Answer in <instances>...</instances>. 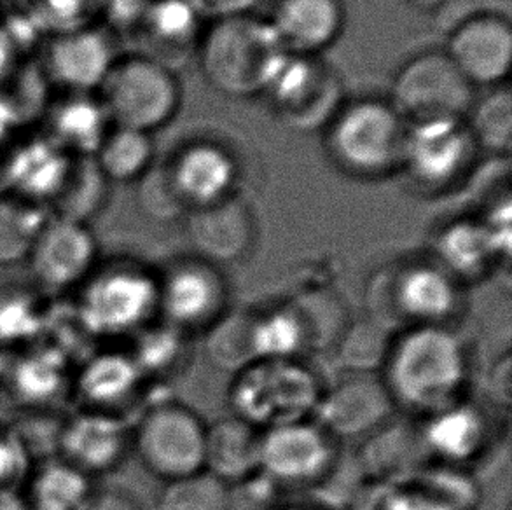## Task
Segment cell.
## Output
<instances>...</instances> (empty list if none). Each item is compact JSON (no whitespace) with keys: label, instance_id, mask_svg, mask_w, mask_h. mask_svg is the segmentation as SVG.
<instances>
[{"label":"cell","instance_id":"1","mask_svg":"<svg viewBox=\"0 0 512 510\" xmlns=\"http://www.w3.org/2000/svg\"><path fill=\"white\" fill-rule=\"evenodd\" d=\"M380 374L395 407L423 420L465 399L471 357L453 327H415L395 334Z\"/></svg>","mask_w":512,"mask_h":510},{"label":"cell","instance_id":"2","mask_svg":"<svg viewBox=\"0 0 512 510\" xmlns=\"http://www.w3.org/2000/svg\"><path fill=\"white\" fill-rule=\"evenodd\" d=\"M95 346L130 341L158 320V271L128 257H104L67 297Z\"/></svg>","mask_w":512,"mask_h":510},{"label":"cell","instance_id":"3","mask_svg":"<svg viewBox=\"0 0 512 510\" xmlns=\"http://www.w3.org/2000/svg\"><path fill=\"white\" fill-rule=\"evenodd\" d=\"M364 299V317L394 334L415 327H453L465 308L464 285L432 257L376 269L367 280Z\"/></svg>","mask_w":512,"mask_h":510},{"label":"cell","instance_id":"4","mask_svg":"<svg viewBox=\"0 0 512 510\" xmlns=\"http://www.w3.org/2000/svg\"><path fill=\"white\" fill-rule=\"evenodd\" d=\"M207 83L229 98L263 95L284 48L270 21L254 14L210 20L196 48Z\"/></svg>","mask_w":512,"mask_h":510},{"label":"cell","instance_id":"5","mask_svg":"<svg viewBox=\"0 0 512 510\" xmlns=\"http://www.w3.org/2000/svg\"><path fill=\"white\" fill-rule=\"evenodd\" d=\"M408 123L388 100L345 102L326 128L334 165L355 179H385L401 170Z\"/></svg>","mask_w":512,"mask_h":510},{"label":"cell","instance_id":"6","mask_svg":"<svg viewBox=\"0 0 512 510\" xmlns=\"http://www.w3.org/2000/svg\"><path fill=\"white\" fill-rule=\"evenodd\" d=\"M319 373L305 360H259L235 374L229 406L259 430L312 420L324 392Z\"/></svg>","mask_w":512,"mask_h":510},{"label":"cell","instance_id":"7","mask_svg":"<svg viewBox=\"0 0 512 510\" xmlns=\"http://www.w3.org/2000/svg\"><path fill=\"white\" fill-rule=\"evenodd\" d=\"M112 126L153 135L180 107V84L173 69L140 53L119 56L98 88Z\"/></svg>","mask_w":512,"mask_h":510},{"label":"cell","instance_id":"8","mask_svg":"<svg viewBox=\"0 0 512 510\" xmlns=\"http://www.w3.org/2000/svg\"><path fill=\"white\" fill-rule=\"evenodd\" d=\"M207 423L191 407L158 400L132 423L133 455L163 483L205 467Z\"/></svg>","mask_w":512,"mask_h":510},{"label":"cell","instance_id":"9","mask_svg":"<svg viewBox=\"0 0 512 510\" xmlns=\"http://www.w3.org/2000/svg\"><path fill=\"white\" fill-rule=\"evenodd\" d=\"M289 130H326L345 104L340 74L319 56L285 53L263 93Z\"/></svg>","mask_w":512,"mask_h":510},{"label":"cell","instance_id":"10","mask_svg":"<svg viewBox=\"0 0 512 510\" xmlns=\"http://www.w3.org/2000/svg\"><path fill=\"white\" fill-rule=\"evenodd\" d=\"M388 102L408 125L465 119L476 88L444 51H423L397 70Z\"/></svg>","mask_w":512,"mask_h":510},{"label":"cell","instance_id":"11","mask_svg":"<svg viewBox=\"0 0 512 510\" xmlns=\"http://www.w3.org/2000/svg\"><path fill=\"white\" fill-rule=\"evenodd\" d=\"M478 152L465 119L408 125L399 172L423 193H446L464 182Z\"/></svg>","mask_w":512,"mask_h":510},{"label":"cell","instance_id":"12","mask_svg":"<svg viewBox=\"0 0 512 510\" xmlns=\"http://www.w3.org/2000/svg\"><path fill=\"white\" fill-rule=\"evenodd\" d=\"M229 308L228 280L214 264L189 255L158 271V317L175 329L203 334Z\"/></svg>","mask_w":512,"mask_h":510},{"label":"cell","instance_id":"13","mask_svg":"<svg viewBox=\"0 0 512 510\" xmlns=\"http://www.w3.org/2000/svg\"><path fill=\"white\" fill-rule=\"evenodd\" d=\"M102 259L91 226L48 217L25 261V273L51 299L76 292Z\"/></svg>","mask_w":512,"mask_h":510},{"label":"cell","instance_id":"14","mask_svg":"<svg viewBox=\"0 0 512 510\" xmlns=\"http://www.w3.org/2000/svg\"><path fill=\"white\" fill-rule=\"evenodd\" d=\"M338 460V441L317 421H294L263 432L261 472L284 490L326 483Z\"/></svg>","mask_w":512,"mask_h":510},{"label":"cell","instance_id":"15","mask_svg":"<svg viewBox=\"0 0 512 510\" xmlns=\"http://www.w3.org/2000/svg\"><path fill=\"white\" fill-rule=\"evenodd\" d=\"M119 56L118 35L93 25L46 37L37 63L53 91L97 93Z\"/></svg>","mask_w":512,"mask_h":510},{"label":"cell","instance_id":"16","mask_svg":"<svg viewBox=\"0 0 512 510\" xmlns=\"http://www.w3.org/2000/svg\"><path fill=\"white\" fill-rule=\"evenodd\" d=\"M147 386L126 346H95L74 367L70 404L74 409L128 418Z\"/></svg>","mask_w":512,"mask_h":510},{"label":"cell","instance_id":"17","mask_svg":"<svg viewBox=\"0 0 512 510\" xmlns=\"http://www.w3.org/2000/svg\"><path fill=\"white\" fill-rule=\"evenodd\" d=\"M130 455L132 421L125 416L83 409L65 413L56 458L98 481L121 469Z\"/></svg>","mask_w":512,"mask_h":510},{"label":"cell","instance_id":"18","mask_svg":"<svg viewBox=\"0 0 512 510\" xmlns=\"http://www.w3.org/2000/svg\"><path fill=\"white\" fill-rule=\"evenodd\" d=\"M395 411L381 374L343 373L324 388L315 418L336 441L366 439L392 420Z\"/></svg>","mask_w":512,"mask_h":510},{"label":"cell","instance_id":"19","mask_svg":"<svg viewBox=\"0 0 512 510\" xmlns=\"http://www.w3.org/2000/svg\"><path fill=\"white\" fill-rule=\"evenodd\" d=\"M187 243L194 257L217 268L249 259L257 245V221L242 196H231L184 217Z\"/></svg>","mask_w":512,"mask_h":510},{"label":"cell","instance_id":"20","mask_svg":"<svg viewBox=\"0 0 512 510\" xmlns=\"http://www.w3.org/2000/svg\"><path fill=\"white\" fill-rule=\"evenodd\" d=\"M444 53L474 88L502 86L511 72V23L502 14H471L451 28Z\"/></svg>","mask_w":512,"mask_h":510},{"label":"cell","instance_id":"21","mask_svg":"<svg viewBox=\"0 0 512 510\" xmlns=\"http://www.w3.org/2000/svg\"><path fill=\"white\" fill-rule=\"evenodd\" d=\"M76 364L46 343L14 353L2 393L20 411H62L70 402Z\"/></svg>","mask_w":512,"mask_h":510},{"label":"cell","instance_id":"22","mask_svg":"<svg viewBox=\"0 0 512 510\" xmlns=\"http://www.w3.org/2000/svg\"><path fill=\"white\" fill-rule=\"evenodd\" d=\"M420 435L429 458L451 469H464L485 456L495 435V423L483 407L464 399L423 418Z\"/></svg>","mask_w":512,"mask_h":510},{"label":"cell","instance_id":"23","mask_svg":"<svg viewBox=\"0 0 512 510\" xmlns=\"http://www.w3.org/2000/svg\"><path fill=\"white\" fill-rule=\"evenodd\" d=\"M165 163L173 187L189 212L236 194L240 170L235 156L224 145L193 142Z\"/></svg>","mask_w":512,"mask_h":510},{"label":"cell","instance_id":"24","mask_svg":"<svg viewBox=\"0 0 512 510\" xmlns=\"http://www.w3.org/2000/svg\"><path fill=\"white\" fill-rule=\"evenodd\" d=\"M70 163L72 156L56 147L39 128L18 131L7 152L9 194L48 212Z\"/></svg>","mask_w":512,"mask_h":510},{"label":"cell","instance_id":"25","mask_svg":"<svg viewBox=\"0 0 512 510\" xmlns=\"http://www.w3.org/2000/svg\"><path fill=\"white\" fill-rule=\"evenodd\" d=\"M509 255L483 217L469 215L441 228L430 257L465 287L485 280Z\"/></svg>","mask_w":512,"mask_h":510},{"label":"cell","instance_id":"26","mask_svg":"<svg viewBox=\"0 0 512 510\" xmlns=\"http://www.w3.org/2000/svg\"><path fill=\"white\" fill-rule=\"evenodd\" d=\"M111 128L97 93L55 91L39 121V130L72 158H93Z\"/></svg>","mask_w":512,"mask_h":510},{"label":"cell","instance_id":"27","mask_svg":"<svg viewBox=\"0 0 512 510\" xmlns=\"http://www.w3.org/2000/svg\"><path fill=\"white\" fill-rule=\"evenodd\" d=\"M341 0H277L270 21L285 53L319 56L345 27Z\"/></svg>","mask_w":512,"mask_h":510},{"label":"cell","instance_id":"28","mask_svg":"<svg viewBox=\"0 0 512 510\" xmlns=\"http://www.w3.org/2000/svg\"><path fill=\"white\" fill-rule=\"evenodd\" d=\"M207 23L194 0H151L132 37L144 48L137 53L168 65L196 51Z\"/></svg>","mask_w":512,"mask_h":510},{"label":"cell","instance_id":"29","mask_svg":"<svg viewBox=\"0 0 512 510\" xmlns=\"http://www.w3.org/2000/svg\"><path fill=\"white\" fill-rule=\"evenodd\" d=\"M53 299L35 285L27 273L0 271V346L11 352L39 343Z\"/></svg>","mask_w":512,"mask_h":510},{"label":"cell","instance_id":"30","mask_svg":"<svg viewBox=\"0 0 512 510\" xmlns=\"http://www.w3.org/2000/svg\"><path fill=\"white\" fill-rule=\"evenodd\" d=\"M425 458L429 456L423 448L420 425L392 418L367 435L359 462L360 469L376 483H392L413 476Z\"/></svg>","mask_w":512,"mask_h":510},{"label":"cell","instance_id":"31","mask_svg":"<svg viewBox=\"0 0 512 510\" xmlns=\"http://www.w3.org/2000/svg\"><path fill=\"white\" fill-rule=\"evenodd\" d=\"M263 430L231 414L207 425L205 467L226 484L242 481L261 470Z\"/></svg>","mask_w":512,"mask_h":510},{"label":"cell","instance_id":"32","mask_svg":"<svg viewBox=\"0 0 512 510\" xmlns=\"http://www.w3.org/2000/svg\"><path fill=\"white\" fill-rule=\"evenodd\" d=\"M111 198V182L93 158H72L62 187L49 203L48 215L91 226Z\"/></svg>","mask_w":512,"mask_h":510},{"label":"cell","instance_id":"33","mask_svg":"<svg viewBox=\"0 0 512 510\" xmlns=\"http://www.w3.org/2000/svg\"><path fill=\"white\" fill-rule=\"evenodd\" d=\"M97 481L60 458L32 465L21 491L30 510H79Z\"/></svg>","mask_w":512,"mask_h":510},{"label":"cell","instance_id":"34","mask_svg":"<svg viewBox=\"0 0 512 510\" xmlns=\"http://www.w3.org/2000/svg\"><path fill=\"white\" fill-rule=\"evenodd\" d=\"M126 346L147 383H158L179 376L191 362L193 341L186 332L163 320L147 325Z\"/></svg>","mask_w":512,"mask_h":510},{"label":"cell","instance_id":"35","mask_svg":"<svg viewBox=\"0 0 512 510\" xmlns=\"http://www.w3.org/2000/svg\"><path fill=\"white\" fill-rule=\"evenodd\" d=\"M254 322L256 311L229 308L203 332L205 355L215 369L238 374L256 364Z\"/></svg>","mask_w":512,"mask_h":510},{"label":"cell","instance_id":"36","mask_svg":"<svg viewBox=\"0 0 512 510\" xmlns=\"http://www.w3.org/2000/svg\"><path fill=\"white\" fill-rule=\"evenodd\" d=\"M93 159L111 186L135 184L156 161L153 135L112 126Z\"/></svg>","mask_w":512,"mask_h":510},{"label":"cell","instance_id":"37","mask_svg":"<svg viewBox=\"0 0 512 510\" xmlns=\"http://www.w3.org/2000/svg\"><path fill=\"white\" fill-rule=\"evenodd\" d=\"M254 343L259 360H305L310 353L308 334L291 301L256 311Z\"/></svg>","mask_w":512,"mask_h":510},{"label":"cell","instance_id":"38","mask_svg":"<svg viewBox=\"0 0 512 510\" xmlns=\"http://www.w3.org/2000/svg\"><path fill=\"white\" fill-rule=\"evenodd\" d=\"M109 0H6L44 39L72 30L104 25Z\"/></svg>","mask_w":512,"mask_h":510},{"label":"cell","instance_id":"39","mask_svg":"<svg viewBox=\"0 0 512 510\" xmlns=\"http://www.w3.org/2000/svg\"><path fill=\"white\" fill-rule=\"evenodd\" d=\"M49 215L42 207L13 194L0 196V271L27 261L35 238Z\"/></svg>","mask_w":512,"mask_h":510},{"label":"cell","instance_id":"40","mask_svg":"<svg viewBox=\"0 0 512 510\" xmlns=\"http://www.w3.org/2000/svg\"><path fill=\"white\" fill-rule=\"evenodd\" d=\"M291 303L305 324L310 353L333 352L352 320L343 299L333 290L315 287L301 292Z\"/></svg>","mask_w":512,"mask_h":510},{"label":"cell","instance_id":"41","mask_svg":"<svg viewBox=\"0 0 512 510\" xmlns=\"http://www.w3.org/2000/svg\"><path fill=\"white\" fill-rule=\"evenodd\" d=\"M394 336V332L376 324L371 318H352L333 352L343 373L380 374Z\"/></svg>","mask_w":512,"mask_h":510},{"label":"cell","instance_id":"42","mask_svg":"<svg viewBox=\"0 0 512 510\" xmlns=\"http://www.w3.org/2000/svg\"><path fill=\"white\" fill-rule=\"evenodd\" d=\"M478 151L507 158L512 147V98L507 86H497L476 98L465 118Z\"/></svg>","mask_w":512,"mask_h":510},{"label":"cell","instance_id":"43","mask_svg":"<svg viewBox=\"0 0 512 510\" xmlns=\"http://www.w3.org/2000/svg\"><path fill=\"white\" fill-rule=\"evenodd\" d=\"M228 484L203 469L163 483L158 510H226Z\"/></svg>","mask_w":512,"mask_h":510},{"label":"cell","instance_id":"44","mask_svg":"<svg viewBox=\"0 0 512 510\" xmlns=\"http://www.w3.org/2000/svg\"><path fill=\"white\" fill-rule=\"evenodd\" d=\"M137 205L147 219L156 222H172L184 219L187 210L184 201L173 187L165 161H154L137 182Z\"/></svg>","mask_w":512,"mask_h":510},{"label":"cell","instance_id":"45","mask_svg":"<svg viewBox=\"0 0 512 510\" xmlns=\"http://www.w3.org/2000/svg\"><path fill=\"white\" fill-rule=\"evenodd\" d=\"M284 507V488L261 470L228 484L226 510H282Z\"/></svg>","mask_w":512,"mask_h":510},{"label":"cell","instance_id":"46","mask_svg":"<svg viewBox=\"0 0 512 510\" xmlns=\"http://www.w3.org/2000/svg\"><path fill=\"white\" fill-rule=\"evenodd\" d=\"M32 463L21 448L13 427L0 423V490L21 488Z\"/></svg>","mask_w":512,"mask_h":510},{"label":"cell","instance_id":"47","mask_svg":"<svg viewBox=\"0 0 512 510\" xmlns=\"http://www.w3.org/2000/svg\"><path fill=\"white\" fill-rule=\"evenodd\" d=\"M79 510H144V507L130 491L95 484Z\"/></svg>","mask_w":512,"mask_h":510},{"label":"cell","instance_id":"48","mask_svg":"<svg viewBox=\"0 0 512 510\" xmlns=\"http://www.w3.org/2000/svg\"><path fill=\"white\" fill-rule=\"evenodd\" d=\"M488 395L493 406L499 409H509L511 406V355H502L488 376Z\"/></svg>","mask_w":512,"mask_h":510},{"label":"cell","instance_id":"49","mask_svg":"<svg viewBox=\"0 0 512 510\" xmlns=\"http://www.w3.org/2000/svg\"><path fill=\"white\" fill-rule=\"evenodd\" d=\"M207 20L254 14L264 0H194Z\"/></svg>","mask_w":512,"mask_h":510},{"label":"cell","instance_id":"50","mask_svg":"<svg viewBox=\"0 0 512 510\" xmlns=\"http://www.w3.org/2000/svg\"><path fill=\"white\" fill-rule=\"evenodd\" d=\"M0 510H30L21 488L0 490Z\"/></svg>","mask_w":512,"mask_h":510},{"label":"cell","instance_id":"51","mask_svg":"<svg viewBox=\"0 0 512 510\" xmlns=\"http://www.w3.org/2000/svg\"><path fill=\"white\" fill-rule=\"evenodd\" d=\"M21 63H16L13 55H11V51L7 49L6 42L2 39V34H0V83L9 76V72L14 69V67H18Z\"/></svg>","mask_w":512,"mask_h":510},{"label":"cell","instance_id":"52","mask_svg":"<svg viewBox=\"0 0 512 510\" xmlns=\"http://www.w3.org/2000/svg\"><path fill=\"white\" fill-rule=\"evenodd\" d=\"M14 353L16 352H11V350H7L4 346H0V392L4 388L7 374H9V369H11V364H13Z\"/></svg>","mask_w":512,"mask_h":510},{"label":"cell","instance_id":"53","mask_svg":"<svg viewBox=\"0 0 512 510\" xmlns=\"http://www.w3.org/2000/svg\"><path fill=\"white\" fill-rule=\"evenodd\" d=\"M411 2H415L418 7H425V9H432V7H441L443 6L446 0H411Z\"/></svg>","mask_w":512,"mask_h":510},{"label":"cell","instance_id":"54","mask_svg":"<svg viewBox=\"0 0 512 510\" xmlns=\"http://www.w3.org/2000/svg\"><path fill=\"white\" fill-rule=\"evenodd\" d=\"M282 510H320L317 507H303V505H298V507H284Z\"/></svg>","mask_w":512,"mask_h":510},{"label":"cell","instance_id":"55","mask_svg":"<svg viewBox=\"0 0 512 510\" xmlns=\"http://www.w3.org/2000/svg\"><path fill=\"white\" fill-rule=\"evenodd\" d=\"M4 6H6V0H0V9Z\"/></svg>","mask_w":512,"mask_h":510}]
</instances>
